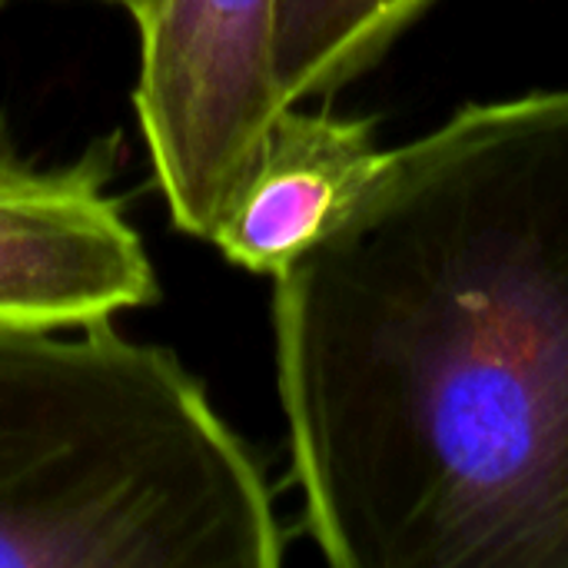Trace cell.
<instances>
[{"label":"cell","instance_id":"cell-3","mask_svg":"<svg viewBox=\"0 0 568 568\" xmlns=\"http://www.w3.org/2000/svg\"><path fill=\"white\" fill-rule=\"evenodd\" d=\"M276 0H150L136 123L173 230L206 240L253 170L283 100L273 80Z\"/></svg>","mask_w":568,"mask_h":568},{"label":"cell","instance_id":"cell-2","mask_svg":"<svg viewBox=\"0 0 568 568\" xmlns=\"http://www.w3.org/2000/svg\"><path fill=\"white\" fill-rule=\"evenodd\" d=\"M286 529L200 376L113 323L0 329V568H276Z\"/></svg>","mask_w":568,"mask_h":568},{"label":"cell","instance_id":"cell-5","mask_svg":"<svg viewBox=\"0 0 568 568\" xmlns=\"http://www.w3.org/2000/svg\"><path fill=\"white\" fill-rule=\"evenodd\" d=\"M383 153L369 116L283 106L210 243L253 276H280L349 213Z\"/></svg>","mask_w":568,"mask_h":568},{"label":"cell","instance_id":"cell-6","mask_svg":"<svg viewBox=\"0 0 568 568\" xmlns=\"http://www.w3.org/2000/svg\"><path fill=\"white\" fill-rule=\"evenodd\" d=\"M433 0H276L273 80L283 106L366 73Z\"/></svg>","mask_w":568,"mask_h":568},{"label":"cell","instance_id":"cell-1","mask_svg":"<svg viewBox=\"0 0 568 568\" xmlns=\"http://www.w3.org/2000/svg\"><path fill=\"white\" fill-rule=\"evenodd\" d=\"M303 529L333 568H568V87L393 146L273 276Z\"/></svg>","mask_w":568,"mask_h":568},{"label":"cell","instance_id":"cell-4","mask_svg":"<svg viewBox=\"0 0 568 568\" xmlns=\"http://www.w3.org/2000/svg\"><path fill=\"white\" fill-rule=\"evenodd\" d=\"M120 156L113 130L43 166L0 120V329H80L156 306V266L110 193Z\"/></svg>","mask_w":568,"mask_h":568},{"label":"cell","instance_id":"cell-7","mask_svg":"<svg viewBox=\"0 0 568 568\" xmlns=\"http://www.w3.org/2000/svg\"><path fill=\"white\" fill-rule=\"evenodd\" d=\"M0 3H7V0H0ZM93 3H110V7H120V10H126L133 20L150 7V0H93Z\"/></svg>","mask_w":568,"mask_h":568}]
</instances>
